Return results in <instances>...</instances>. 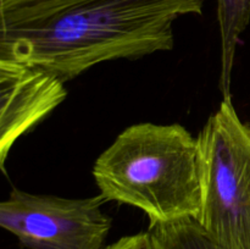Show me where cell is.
<instances>
[{
  "mask_svg": "<svg viewBox=\"0 0 250 249\" xmlns=\"http://www.w3.org/2000/svg\"><path fill=\"white\" fill-rule=\"evenodd\" d=\"M149 249H153V248H151V247H150V248H149Z\"/></svg>",
  "mask_w": 250,
  "mask_h": 249,
  "instance_id": "obj_10",
  "label": "cell"
},
{
  "mask_svg": "<svg viewBox=\"0 0 250 249\" xmlns=\"http://www.w3.org/2000/svg\"><path fill=\"white\" fill-rule=\"evenodd\" d=\"M153 249H229L210 236L197 219L149 224Z\"/></svg>",
  "mask_w": 250,
  "mask_h": 249,
  "instance_id": "obj_7",
  "label": "cell"
},
{
  "mask_svg": "<svg viewBox=\"0 0 250 249\" xmlns=\"http://www.w3.org/2000/svg\"><path fill=\"white\" fill-rule=\"evenodd\" d=\"M92 173L106 202L138 208L150 224L200 215L198 138L180 124L127 127L98 156Z\"/></svg>",
  "mask_w": 250,
  "mask_h": 249,
  "instance_id": "obj_2",
  "label": "cell"
},
{
  "mask_svg": "<svg viewBox=\"0 0 250 249\" xmlns=\"http://www.w3.org/2000/svg\"><path fill=\"white\" fill-rule=\"evenodd\" d=\"M217 21L221 39L219 87L222 97L229 98L237 46L250 22V0H217Z\"/></svg>",
  "mask_w": 250,
  "mask_h": 249,
  "instance_id": "obj_6",
  "label": "cell"
},
{
  "mask_svg": "<svg viewBox=\"0 0 250 249\" xmlns=\"http://www.w3.org/2000/svg\"><path fill=\"white\" fill-rule=\"evenodd\" d=\"M102 194L62 198L12 189L0 203V226L27 249H104L111 219Z\"/></svg>",
  "mask_w": 250,
  "mask_h": 249,
  "instance_id": "obj_4",
  "label": "cell"
},
{
  "mask_svg": "<svg viewBox=\"0 0 250 249\" xmlns=\"http://www.w3.org/2000/svg\"><path fill=\"white\" fill-rule=\"evenodd\" d=\"M202 12L203 0H81L38 21L0 27V58L66 83L105 61L171 50L173 23Z\"/></svg>",
  "mask_w": 250,
  "mask_h": 249,
  "instance_id": "obj_1",
  "label": "cell"
},
{
  "mask_svg": "<svg viewBox=\"0 0 250 249\" xmlns=\"http://www.w3.org/2000/svg\"><path fill=\"white\" fill-rule=\"evenodd\" d=\"M150 247V236L148 231H146L122 237L119 241L105 247L104 249H149Z\"/></svg>",
  "mask_w": 250,
  "mask_h": 249,
  "instance_id": "obj_9",
  "label": "cell"
},
{
  "mask_svg": "<svg viewBox=\"0 0 250 249\" xmlns=\"http://www.w3.org/2000/svg\"><path fill=\"white\" fill-rule=\"evenodd\" d=\"M198 138L202 210L198 221L229 249H250V127L224 98Z\"/></svg>",
  "mask_w": 250,
  "mask_h": 249,
  "instance_id": "obj_3",
  "label": "cell"
},
{
  "mask_svg": "<svg viewBox=\"0 0 250 249\" xmlns=\"http://www.w3.org/2000/svg\"><path fill=\"white\" fill-rule=\"evenodd\" d=\"M67 97L65 82L50 71L0 58V166L20 137L50 115Z\"/></svg>",
  "mask_w": 250,
  "mask_h": 249,
  "instance_id": "obj_5",
  "label": "cell"
},
{
  "mask_svg": "<svg viewBox=\"0 0 250 249\" xmlns=\"http://www.w3.org/2000/svg\"><path fill=\"white\" fill-rule=\"evenodd\" d=\"M78 1L81 0H0V27L38 21Z\"/></svg>",
  "mask_w": 250,
  "mask_h": 249,
  "instance_id": "obj_8",
  "label": "cell"
}]
</instances>
